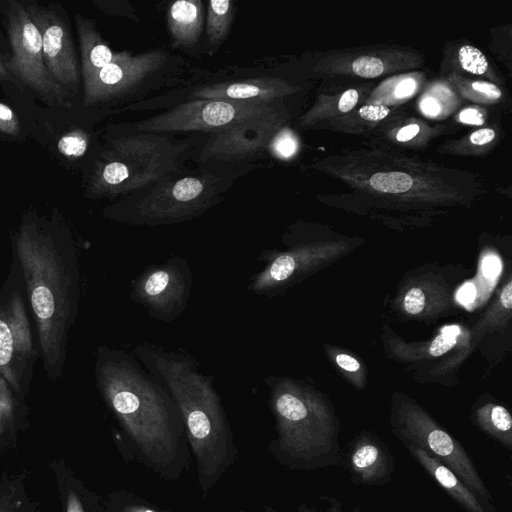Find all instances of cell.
Masks as SVG:
<instances>
[{
	"mask_svg": "<svg viewBox=\"0 0 512 512\" xmlns=\"http://www.w3.org/2000/svg\"><path fill=\"white\" fill-rule=\"evenodd\" d=\"M36 324L43 369L58 381L66 365L68 335L80 301V269L70 233L55 223L26 217L12 239Z\"/></svg>",
	"mask_w": 512,
	"mask_h": 512,
	"instance_id": "obj_1",
	"label": "cell"
},
{
	"mask_svg": "<svg viewBox=\"0 0 512 512\" xmlns=\"http://www.w3.org/2000/svg\"><path fill=\"white\" fill-rule=\"evenodd\" d=\"M253 164H199L195 170L171 175L146 189L120 198L105 215L133 226L179 224L201 216L226 198Z\"/></svg>",
	"mask_w": 512,
	"mask_h": 512,
	"instance_id": "obj_2",
	"label": "cell"
},
{
	"mask_svg": "<svg viewBox=\"0 0 512 512\" xmlns=\"http://www.w3.org/2000/svg\"><path fill=\"white\" fill-rule=\"evenodd\" d=\"M200 137L122 133L110 138L95 162L87 193L93 198L124 197L186 169L184 162L200 146Z\"/></svg>",
	"mask_w": 512,
	"mask_h": 512,
	"instance_id": "obj_3",
	"label": "cell"
},
{
	"mask_svg": "<svg viewBox=\"0 0 512 512\" xmlns=\"http://www.w3.org/2000/svg\"><path fill=\"white\" fill-rule=\"evenodd\" d=\"M187 61L165 48L117 52L112 62L84 83V104H124L179 84Z\"/></svg>",
	"mask_w": 512,
	"mask_h": 512,
	"instance_id": "obj_4",
	"label": "cell"
},
{
	"mask_svg": "<svg viewBox=\"0 0 512 512\" xmlns=\"http://www.w3.org/2000/svg\"><path fill=\"white\" fill-rule=\"evenodd\" d=\"M274 411L289 441L301 449L327 451L337 431L328 399L302 380L268 376Z\"/></svg>",
	"mask_w": 512,
	"mask_h": 512,
	"instance_id": "obj_5",
	"label": "cell"
},
{
	"mask_svg": "<svg viewBox=\"0 0 512 512\" xmlns=\"http://www.w3.org/2000/svg\"><path fill=\"white\" fill-rule=\"evenodd\" d=\"M23 275L13 256L9 274L0 288V373L20 395L30 391L40 357L28 315Z\"/></svg>",
	"mask_w": 512,
	"mask_h": 512,
	"instance_id": "obj_6",
	"label": "cell"
},
{
	"mask_svg": "<svg viewBox=\"0 0 512 512\" xmlns=\"http://www.w3.org/2000/svg\"><path fill=\"white\" fill-rule=\"evenodd\" d=\"M277 103L195 99L170 110L121 125L122 131L151 133H218L241 121L281 114Z\"/></svg>",
	"mask_w": 512,
	"mask_h": 512,
	"instance_id": "obj_7",
	"label": "cell"
},
{
	"mask_svg": "<svg viewBox=\"0 0 512 512\" xmlns=\"http://www.w3.org/2000/svg\"><path fill=\"white\" fill-rule=\"evenodd\" d=\"M392 399L391 415L395 432L409 440L410 445L424 450L448 467L469 488L490 498L472 461L458 441L408 396L395 391Z\"/></svg>",
	"mask_w": 512,
	"mask_h": 512,
	"instance_id": "obj_8",
	"label": "cell"
},
{
	"mask_svg": "<svg viewBox=\"0 0 512 512\" xmlns=\"http://www.w3.org/2000/svg\"><path fill=\"white\" fill-rule=\"evenodd\" d=\"M286 243L285 250H266L260 254L258 259L265 265L251 276L247 290L266 297L280 294L339 260L355 246L344 240Z\"/></svg>",
	"mask_w": 512,
	"mask_h": 512,
	"instance_id": "obj_9",
	"label": "cell"
},
{
	"mask_svg": "<svg viewBox=\"0 0 512 512\" xmlns=\"http://www.w3.org/2000/svg\"><path fill=\"white\" fill-rule=\"evenodd\" d=\"M381 338L386 354L409 370L416 369L414 379L423 382H440L448 372L457 371L473 352L469 345V330L458 325L445 326L431 340L424 342H406L384 325Z\"/></svg>",
	"mask_w": 512,
	"mask_h": 512,
	"instance_id": "obj_10",
	"label": "cell"
},
{
	"mask_svg": "<svg viewBox=\"0 0 512 512\" xmlns=\"http://www.w3.org/2000/svg\"><path fill=\"white\" fill-rule=\"evenodd\" d=\"M193 275L188 260L173 256L145 267L132 281L130 299L158 322L170 323L186 310Z\"/></svg>",
	"mask_w": 512,
	"mask_h": 512,
	"instance_id": "obj_11",
	"label": "cell"
},
{
	"mask_svg": "<svg viewBox=\"0 0 512 512\" xmlns=\"http://www.w3.org/2000/svg\"><path fill=\"white\" fill-rule=\"evenodd\" d=\"M6 28L12 50L11 58L4 63L8 73L48 101L59 100L62 88L45 66L39 28L23 3L8 2Z\"/></svg>",
	"mask_w": 512,
	"mask_h": 512,
	"instance_id": "obj_12",
	"label": "cell"
},
{
	"mask_svg": "<svg viewBox=\"0 0 512 512\" xmlns=\"http://www.w3.org/2000/svg\"><path fill=\"white\" fill-rule=\"evenodd\" d=\"M461 277L448 268H418L403 278L392 307L403 318L424 322L453 314L459 310L455 291Z\"/></svg>",
	"mask_w": 512,
	"mask_h": 512,
	"instance_id": "obj_13",
	"label": "cell"
},
{
	"mask_svg": "<svg viewBox=\"0 0 512 512\" xmlns=\"http://www.w3.org/2000/svg\"><path fill=\"white\" fill-rule=\"evenodd\" d=\"M283 120L282 113L251 118L224 131L207 134L196 152V161L199 164H253L268 151Z\"/></svg>",
	"mask_w": 512,
	"mask_h": 512,
	"instance_id": "obj_14",
	"label": "cell"
},
{
	"mask_svg": "<svg viewBox=\"0 0 512 512\" xmlns=\"http://www.w3.org/2000/svg\"><path fill=\"white\" fill-rule=\"evenodd\" d=\"M26 9L39 28L43 60L51 77L61 88L76 89L79 68L73 39L61 12L55 6L32 4Z\"/></svg>",
	"mask_w": 512,
	"mask_h": 512,
	"instance_id": "obj_15",
	"label": "cell"
},
{
	"mask_svg": "<svg viewBox=\"0 0 512 512\" xmlns=\"http://www.w3.org/2000/svg\"><path fill=\"white\" fill-rule=\"evenodd\" d=\"M289 88L274 78L254 77L226 80L196 86L188 96V100L209 99L238 102L276 103V100L287 94Z\"/></svg>",
	"mask_w": 512,
	"mask_h": 512,
	"instance_id": "obj_16",
	"label": "cell"
},
{
	"mask_svg": "<svg viewBox=\"0 0 512 512\" xmlns=\"http://www.w3.org/2000/svg\"><path fill=\"white\" fill-rule=\"evenodd\" d=\"M204 2L178 0L167 9V27L174 47L184 51L197 48L205 21Z\"/></svg>",
	"mask_w": 512,
	"mask_h": 512,
	"instance_id": "obj_17",
	"label": "cell"
},
{
	"mask_svg": "<svg viewBox=\"0 0 512 512\" xmlns=\"http://www.w3.org/2000/svg\"><path fill=\"white\" fill-rule=\"evenodd\" d=\"M77 34L81 53L83 83L88 82L98 71L113 61V52L101 37L93 19L76 14Z\"/></svg>",
	"mask_w": 512,
	"mask_h": 512,
	"instance_id": "obj_18",
	"label": "cell"
},
{
	"mask_svg": "<svg viewBox=\"0 0 512 512\" xmlns=\"http://www.w3.org/2000/svg\"><path fill=\"white\" fill-rule=\"evenodd\" d=\"M512 316V279L508 275L496 298L481 315L477 323L469 330V345L474 348L484 336L503 331L511 322Z\"/></svg>",
	"mask_w": 512,
	"mask_h": 512,
	"instance_id": "obj_19",
	"label": "cell"
},
{
	"mask_svg": "<svg viewBox=\"0 0 512 512\" xmlns=\"http://www.w3.org/2000/svg\"><path fill=\"white\" fill-rule=\"evenodd\" d=\"M409 448L419 463L463 507L470 512H485L475 495L448 467L420 448L412 445H409Z\"/></svg>",
	"mask_w": 512,
	"mask_h": 512,
	"instance_id": "obj_20",
	"label": "cell"
},
{
	"mask_svg": "<svg viewBox=\"0 0 512 512\" xmlns=\"http://www.w3.org/2000/svg\"><path fill=\"white\" fill-rule=\"evenodd\" d=\"M232 0H209L205 11V36L208 53L214 54L228 38L235 14Z\"/></svg>",
	"mask_w": 512,
	"mask_h": 512,
	"instance_id": "obj_21",
	"label": "cell"
},
{
	"mask_svg": "<svg viewBox=\"0 0 512 512\" xmlns=\"http://www.w3.org/2000/svg\"><path fill=\"white\" fill-rule=\"evenodd\" d=\"M24 398L0 373V436L13 435L25 426L28 411Z\"/></svg>",
	"mask_w": 512,
	"mask_h": 512,
	"instance_id": "obj_22",
	"label": "cell"
},
{
	"mask_svg": "<svg viewBox=\"0 0 512 512\" xmlns=\"http://www.w3.org/2000/svg\"><path fill=\"white\" fill-rule=\"evenodd\" d=\"M475 418L483 430L511 447L512 417L504 406L487 403L476 410Z\"/></svg>",
	"mask_w": 512,
	"mask_h": 512,
	"instance_id": "obj_23",
	"label": "cell"
},
{
	"mask_svg": "<svg viewBox=\"0 0 512 512\" xmlns=\"http://www.w3.org/2000/svg\"><path fill=\"white\" fill-rule=\"evenodd\" d=\"M324 351L342 376L358 390L365 388L367 384V370L364 363L346 349L325 345Z\"/></svg>",
	"mask_w": 512,
	"mask_h": 512,
	"instance_id": "obj_24",
	"label": "cell"
},
{
	"mask_svg": "<svg viewBox=\"0 0 512 512\" xmlns=\"http://www.w3.org/2000/svg\"><path fill=\"white\" fill-rule=\"evenodd\" d=\"M0 512H35L25 497L20 482L12 479L0 484Z\"/></svg>",
	"mask_w": 512,
	"mask_h": 512,
	"instance_id": "obj_25",
	"label": "cell"
},
{
	"mask_svg": "<svg viewBox=\"0 0 512 512\" xmlns=\"http://www.w3.org/2000/svg\"><path fill=\"white\" fill-rule=\"evenodd\" d=\"M352 466L364 479L375 475L381 464L379 449L371 443H362L353 453Z\"/></svg>",
	"mask_w": 512,
	"mask_h": 512,
	"instance_id": "obj_26",
	"label": "cell"
},
{
	"mask_svg": "<svg viewBox=\"0 0 512 512\" xmlns=\"http://www.w3.org/2000/svg\"><path fill=\"white\" fill-rule=\"evenodd\" d=\"M370 184L380 192L402 193L411 188L412 179L400 172L379 173L371 177Z\"/></svg>",
	"mask_w": 512,
	"mask_h": 512,
	"instance_id": "obj_27",
	"label": "cell"
},
{
	"mask_svg": "<svg viewBox=\"0 0 512 512\" xmlns=\"http://www.w3.org/2000/svg\"><path fill=\"white\" fill-rule=\"evenodd\" d=\"M90 137L83 130H73L63 135L58 143V151L70 158H79L83 156L89 148Z\"/></svg>",
	"mask_w": 512,
	"mask_h": 512,
	"instance_id": "obj_28",
	"label": "cell"
},
{
	"mask_svg": "<svg viewBox=\"0 0 512 512\" xmlns=\"http://www.w3.org/2000/svg\"><path fill=\"white\" fill-rule=\"evenodd\" d=\"M458 59L462 68L472 74L481 75L488 69L485 55L474 46H462L458 52Z\"/></svg>",
	"mask_w": 512,
	"mask_h": 512,
	"instance_id": "obj_29",
	"label": "cell"
},
{
	"mask_svg": "<svg viewBox=\"0 0 512 512\" xmlns=\"http://www.w3.org/2000/svg\"><path fill=\"white\" fill-rule=\"evenodd\" d=\"M281 128L272 137L268 152L278 158L288 159L297 151V140L291 132Z\"/></svg>",
	"mask_w": 512,
	"mask_h": 512,
	"instance_id": "obj_30",
	"label": "cell"
},
{
	"mask_svg": "<svg viewBox=\"0 0 512 512\" xmlns=\"http://www.w3.org/2000/svg\"><path fill=\"white\" fill-rule=\"evenodd\" d=\"M219 417L204 411H196L185 416V419L191 435L196 439H204L211 433Z\"/></svg>",
	"mask_w": 512,
	"mask_h": 512,
	"instance_id": "obj_31",
	"label": "cell"
},
{
	"mask_svg": "<svg viewBox=\"0 0 512 512\" xmlns=\"http://www.w3.org/2000/svg\"><path fill=\"white\" fill-rule=\"evenodd\" d=\"M352 71L364 78H374L384 72V63L378 57L363 56L352 63Z\"/></svg>",
	"mask_w": 512,
	"mask_h": 512,
	"instance_id": "obj_32",
	"label": "cell"
},
{
	"mask_svg": "<svg viewBox=\"0 0 512 512\" xmlns=\"http://www.w3.org/2000/svg\"><path fill=\"white\" fill-rule=\"evenodd\" d=\"M19 130V121L13 110L0 102V131L6 135L15 136Z\"/></svg>",
	"mask_w": 512,
	"mask_h": 512,
	"instance_id": "obj_33",
	"label": "cell"
},
{
	"mask_svg": "<svg viewBox=\"0 0 512 512\" xmlns=\"http://www.w3.org/2000/svg\"><path fill=\"white\" fill-rule=\"evenodd\" d=\"M390 113V109L381 104L364 105L358 110L361 118L368 121H379L384 119Z\"/></svg>",
	"mask_w": 512,
	"mask_h": 512,
	"instance_id": "obj_34",
	"label": "cell"
},
{
	"mask_svg": "<svg viewBox=\"0 0 512 512\" xmlns=\"http://www.w3.org/2000/svg\"><path fill=\"white\" fill-rule=\"evenodd\" d=\"M359 94L355 89L346 90L338 101V109L340 112L346 113L352 110L357 104Z\"/></svg>",
	"mask_w": 512,
	"mask_h": 512,
	"instance_id": "obj_35",
	"label": "cell"
},
{
	"mask_svg": "<svg viewBox=\"0 0 512 512\" xmlns=\"http://www.w3.org/2000/svg\"><path fill=\"white\" fill-rule=\"evenodd\" d=\"M459 119L463 123L481 125L484 123V117L480 111L473 108H466L459 114Z\"/></svg>",
	"mask_w": 512,
	"mask_h": 512,
	"instance_id": "obj_36",
	"label": "cell"
},
{
	"mask_svg": "<svg viewBox=\"0 0 512 512\" xmlns=\"http://www.w3.org/2000/svg\"><path fill=\"white\" fill-rule=\"evenodd\" d=\"M495 131L491 128H483L473 132L470 135V141L475 145H484L495 138Z\"/></svg>",
	"mask_w": 512,
	"mask_h": 512,
	"instance_id": "obj_37",
	"label": "cell"
},
{
	"mask_svg": "<svg viewBox=\"0 0 512 512\" xmlns=\"http://www.w3.org/2000/svg\"><path fill=\"white\" fill-rule=\"evenodd\" d=\"M472 88L478 92L487 95L490 98L496 99L501 96L500 89L496 85L489 82L475 81L472 83Z\"/></svg>",
	"mask_w": 512,
	"mask_h": 512,
	"instance_id": "obj_38",
	"label": "cell"
},
{
	"mask_svg": "<svg viewBox=\"0 0 512 512\" xmlns=\"http://www.w3.org/2000/svg\"><path fill=\"white\" fill-rule=\"evenodd\" d=\"M419 126L417 124H409L401 128L396 135L398 141L405 142L414 138L419 133Z\"/></svg>",
	"mask_w": 512,
	"mask_h": 512,
	"instance_id": "obj_39",
	"label": "cell"
},
{
	"mask_svg": "<svg viewBox=\"0 0 512 512\" xmlns=\"http://www.w3.org/2000/svg\"><path fill=\"white\" fill-rule=\"evenodd\" d=\"M416 83L413 79L408 78L401 81L396 88V95L398 97H405L410 95L415 90Z\"/></svg>",
	"mask_w": 512,
	"mask_h": 512,
	"instance_id": "obj_40",
	"label": "cell"
},
{
	"mask_svg": "<svg viewBox=\"0 0 512 512\" xmlns=\"http://www.w3.org/2000/svg\"><path fill=\"white\" fill-rule=\"evenodd\" d=\"M422 108L425 111V113L430 115H436L440 110L438 103L431 98H428L423 101Z\"/></svg>",
	"mask_w": 512,
	"mask_h": 512,
	"instance_id": "obj_41",
	"label": "cell"
},
{
	"mask_svg": "<svg viewBox=\"0 0 512 512\" xmlns=\"http://www.w3.org/2000/svg\"><path fill=\"white\" fill-rule=\"evenodd\" d=\"M9 75L8 71L5 68L4 62L1 59L0 55V78H7Z\"/></svg>",
	"mask_w": 512,
	"mask_h": 512,
	"instance_id": "obj_42",
	"label": "cell"
},
{
	"mask_svg": "<svg viewBox=\"0 0 512 512\" xmlns=\"http://www.w3.org/2000/svg\"><path fill=\"white\" fill-rule=\"evenodd\" d=\"M146 512H153V511H151V510H147Z\"/></svg>",
	"mask_w": 512,
	"mask_h": 512,
	"instance_id": "obj_43",
	"label": "cell"
}]
</instances>
